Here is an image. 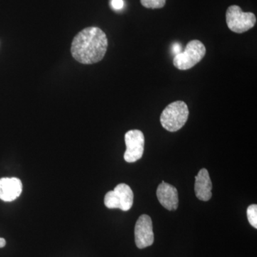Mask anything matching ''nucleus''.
Returning <instances> with one entry per match:
<instances>
[{
	"mask_svg": "<svg viewBox=\"0 0 257 257\" xmlns=\"http://www.w3.org/2000/svg\"><path fill=\"white\" fill-rule=\"evenodd\" d=\"M23 192V183L16 177L0 179V199L4 202H13Z\"/></svg>",
	"mask_w": 257,
	"mask_h": 257,
	"instance_id": "9",
	"label": "nucleus"
},
{
	"mask_svg": "<svg viewBox=\"0 0 257 257\" xmlns=\"http://www.w3.org/2000/svg\"><path fill=\"white\" fill-rule=\"evenodd\" d=\"M159 202L170 211L176 210L179 206L178 191L174 186L162 181L157 189Z\"/></svg>",
	"mask_w": 257,
	"mask_h": 257,
	"instance_id": "8",
	"label": "nucleus"
},
{
	"mask_svg": "<svg viewBox=\"0 0 257 257\" xmlns=\"http://www.w3.org/2000/svg\"><path fill=\"white\" fill-rule=\"evenodd\" d=\"M134 193L130 186L121 183L118 184L114 190L106 194L104 204L108 209H119L126 211L133 206Z\"/></svg>",
	"mask_w": 257,
	"mask_h": 257,
	"instance_id": "5",
	"label": "nucleus"
},
{
	"mask_svg": "<svg viewBox=\"0 0 257 257\" xmlns=\"http://www.w3.org/2000/svg\"><path fill=\"white\" fill-rule=\"evenodd\" d=\"M135 243L139 248L152 246L154 243L153 226L151 217L143 214L139 217L135 228Z\"/></svg>",
	"mask_w": 257,
	"mask_h": 257,
	"instance_id": "7",
	"label": "nucleus"
},
{
	"mask_svg": "<svg viewBox=\"0 0 257 257\" xmlns=\"http://www.w3.org/2000/svg\"><path fill=\"white\" fill-rule=\"evenodd\" d=\"M106 34L100 28L90 27L79 32L72 41L71 53L74 60L83 64L100 62L107 50Z\"/></svg>",
	"mask_w": 257,
	"mask_h": 257,
	"instance_id": "1",
	"label": "nucleus"
},
{
	"mask_svg": "<svg viewBox=\"0 0 257 257\" xmlns=\"http://www.w3.org/2000/svg\"><path fill=\"white\" fill-rule=\"evenodd\" d=\"M206 47L199 40L188 42L185 50L174 57V66L179 70H187L199 63L206 55Z\"/></svg>",
	"mask_w": 257,
	"mask_h": 257,
	"instance_id": "3",
	"label": "nucleus"
},
{
	"mask_svg": "<svg viewBox=\"0 0 257 257\" xmlns=\"http://www.w3.org/2000/svg\"><path fill=\"white\" fill-rule=\"evenodd\" d=\"M173 51L175 55H178L180 52H182V47L180 46L179 44H175V45H174Z\"/></svg>",
	"mask_w": 257,
	"mask_h": 257,
	"instance_id": "14",
	"label": "nucleus"
},
{
	"mask_svg": "<svg viewBox=\"0 0 257 257\" xmlns=\"http://www.w3.org/2000/svg\"><path fill=\"white\" fill-rule=\"evenodd\" d=\"M6 245V240L4 238H0V248H3Z\"/></svg>",
	"mask_w": 257,
	"mask_h": 257,
	"instance_id": "15",
	"label": "nucleus"
},
{
	"mask_svg": "<svg viewBox=\"0 0 257 257\" xmlns=\"http://www.w3.org/2000/svg\"><path fill=\"white\" fill-rule=\"evenodd\" d=\"M189 114L188 106L184 101H174L162 111L161 124L167 131L175 133L183 127L188 119Z\"/></svg>",
	"mask_w": 257,
	"mask_h": 257,
	"instance_id": "2",
	"label": "nucleus"
},
{
	"mask_svg": "<svg viewBox=\"0 0 257 257\" xmlns=\"http://www.w3.org/2000/svg\"><path fill=\"white\" fill-rule=\"evenodd\" d=\"M226 25L231 31L241 34L254 27L256 18L252 13H244L237 5H231L226 13Z\"/></svg>",
	"mask_w": 257,
	"mask_h": 257,
	"instance_id": "4",
	"label": "nucleus"
},
{
	"mask_svg": "<svg viewBox=\"0 0 257 257\" xmlns=\"http://www.w3.org/2000/svg\"><path fill=\"white\" fill-rule=\"evenodd\" d=\"M167 0H140L141 4L148 9H160L165 6Z\"/></svg>",
	"mask_w": 257,
	"mask_h": 257,
	"instance_id": "11",
	"label": "nucleus"
},
{
	"mask_svg": "<svg viewBox=\"0 0 257 257\" xmlns=\"http://www.w3.org/2000/svg\"><path fill=\"white\" fill-rule=\"evenodd\" d=\"M196 197L201 201L207 202L212 197V183L209 172L203 168L199 171L195 177V185H194Z\"/></svg>",
	"mask_w": 257,
	"mask_h": 257,
	"instance_id": "10",
	"label": "nucleus"
},
{
	"mask_svg": "<svg viewBox=\"0 0 257 257\" xmlns=\"http://www.w3.org/2000/svg\"><path fill=\"white\" fill-rule=\"evenodd\" d=\"M247 218L248 222L250 224L254 227L255 229L257 228V205L256 204H251L248 206L247 211Z\"/></svg>",
	"mask_w": 257,
	"mask_h": 257,
	"instance_id": "12",
	"label": "nucleus"
},
{
	"mask_svg": "<svg viewBox=\"0 0 257 257\" xmlns=\"http://www.w3.org/2000/svg\"><path fill=\"white\" fill-rule=\"evenodd\" d=\"M126 151L124 152V160L128 163H133L140 160L143 156L145 150V135L140 130H134L125 134Z\"/></svg>",
	"mask_w": 257,
	"mask_h": 257,
	"instance_id": "6",
	"label": "nucleus"
},
{
	"mask_svg": "<svg viewBox=\"0 0 257 257\" xmlns=\"http://www.w3.org/2000/svg\"><path fill=\"white\" fill-rule=\"evenodd\" d=\"M124 1L123 0H111V6L115 10H119L124 8Z\"/></svg>",
	"mask_w": 257,
	"mask_h": 257,
	"instance_id": "13",
	"label": "nucleus"
}]
</instances>
